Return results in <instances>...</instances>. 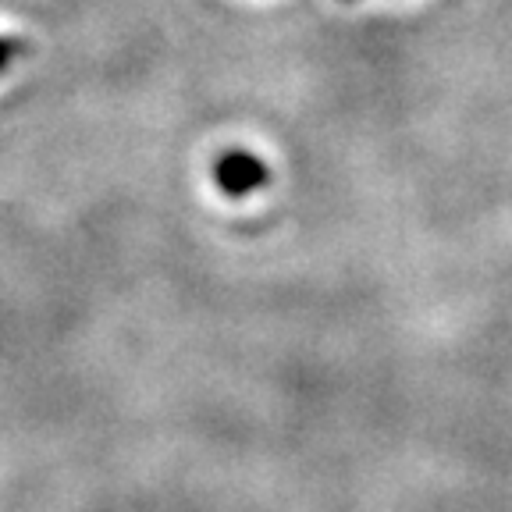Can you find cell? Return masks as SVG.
Masks as SVG:
<instances>
[{"mask_svg": "<svg viewBox=\"0 0 512 512\" xmlns=\"http://www.w3.org/2000/svg\"><path fill=\"white\" fill-rule=\"evenodd\" d=\"M214 182H217V189H221L224 196L242 200V196H249V192L264 189V185L271 182V171H267V164L256 157V153L228 150V153H221V157H217Z\"/></svg>", "mask_w": 512, "mask_h": 512, "instance_id": "1", "label": "cell"}, {"mask_svg": "<svg viewBox=\"0 0 512 512\" xmlns=\"http://www.w3.org/2000/svg\"><path fill=\"white\" fill-rule=\"evenodd\" d=\"M15 57H18V43L8 40V36H0V72H8Z\"/></svg>", "mask_w": 512, "mask_h": 512, "instance_id": "2", "label": "cell"}]
</instances>
